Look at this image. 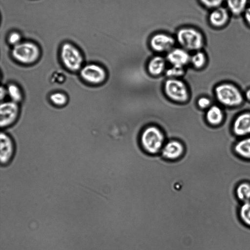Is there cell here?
I'll list each match as a JSON object with an SVG mask.
<instances>
[{
  "label": "cell",
  "instance_id": "cell-1",
  "mask_svg": "<svg viewBox=\"0 0 250 250\" xmlns=\"http://www.w3.org/2000/svg\"><path fill=\"white\" fill-rule=\"evenodd\" d=\"M165 136L162 130L156 125L146 127L140 134V142L143 149L149 155L160 152L164 146Z\"/></svg>",
  "mask_w": 250,
  "mask_h": 250
},
{
  "label": "cell",
  "instance_id": "cell-2",
  "mask_svg": "<svg viewBox=\"0 0 250 250\" xmlns=\"http://www.w3.org/2000/svg\"><path fill=\"white\" fill-rule=\"evenodd\" d=\"M214 95L218 103L228 107H235L241 105L244 95L240 89L230 83H223L214 88Z\"/></svg>",
  "mask_w": 250,
  "mask_h": 250
},
{
  "label": "cell",
  "instance_id": "cell-3",
  "mask_svg": "<svg viewBox=\"0 0 250 250\" xmlns=\"http://www.w3.org/2000/svg\"><path fill=\"white\" fill-rule=\"evenodd\" d=\"M176 40L182 48L187 51L200 50L204 44L202 34L192 27H183L176 33Z\"/></svg>",
  "mask_w": 250,
  "mask_h": 250
},
{
  "label": "cell",
  "instance_id": "cell-4",
  "mask_svg": "<svg viewBox=\"0 0 250 250\" xmlns=\"http://www.w3.org/2000/svg\"><path fill=\"white\" fill-rule=\"evenodd\" d=\"M12 57L18 62L23 64H31L39 59L41 51L39 46L31 42H21L13 47Z\"/></svg>",
  "mask_w": 250,
  "mask_h": 250
},
{
  "label": "cell",
  "instance_id": "cell-5",
  "mask_svg": "<svg viewBox=\"0 0 250 250\" xmlns=\"http://www.w3.org/2000/svg\"><path fill=\"white\" fill-rule=\"evenodd\" d=\"M60 58L63 65L71 72L80 71L83 66V56L81 51L71 43L65 42L62 45Z\"/></svg>",
  "mask_w": 250,
  "mask_h": 250
},
{
  "label": "cell",
  "instance_id": "cell-6",
  "mask_svg": "<svg viewBox=\"0 0 250 250\" xmlns=\"http://www.w3.org/2000/svg\"><path fill=\"white\" fill-rule=\"evenodd\" d=\"M163 85L164 92L169 100L178 104L186 103L188 101L189 90L183 81L177 78H169Z\"/></svg>",
  "mask_w": 250,
  "mask_h": 250
},
{
  "label": "cell",
  "instance_id": "cell-7",
  "mask_svg": "<svg viewBox=\"0 0 250 250\" xmlns=\"http://www.w3.org/2000/svg\"><path fill=\"white\" fill-rule=\"evenodd\" d=\"M81 78L87 83L100 84L107 78V72L102 66L96 63H89L83 66L80 70Z\"/></svg>",
  "mask_w": 250,
  "mask_h": 250
},
{
  "label": "cell",
  "instance_id": "cell-8",
  "mask_svg": "<svg viewBox=\"0 0 250 250\" xmlns=\"http://www.w3.org/2000/svg\"><path fill=\"white\" fill-rule=\"evenodd\" d=\"M18 103L12 101L1 102L0 105V125L5 128L12 125L19 114Z\"/></svg>",
  "mask_w": 250,
  "mask_h": 250
},
{
  "label": "cell",
  "instance_id": "cell-9",
  "mask_svg": "<svg viewBox=\"0 0 250 250\" xmlns=\"http://www.w3.org/2000/svg\"><path fill=\"white\" fill-rule=\"evenodd\" d=\"M185 151V146L182 142L171 140L164 145L161 153L165 160L175 162L183 157Z\"/></svg>",
  "mask_w": 250,
  "mask_h": 250
},
{
  "label": "cell",
  "instance_id": "cell-10",
  "mask_svg": "<svg viewBox=\"0 0 250 250\" xmlns=\"http://www.w3.org/2000/svg\"><path fill=\"white\" fill-rule=\"evenodd\" d=\"M175 43V39L170 35L165 33H157L150 39L149 44L154 51L159 53L168 52Z\"/></svg>",
  "mask_w": 250,
  "mask_h": 250
},
{
  "label": "cell",
  "instance_id": "cell-11",
  "mask_svg": "<svg viewBox=\"0 0 250 250\" xmlns=\"http://www.w3.org/2000/svg\"><path fill=\"white\" fill-rule=\"evenodd\" d=\"M233 133L243 138L250 136V112H244L234 119L232 126Z\"/></svg>",
  "mask_w": 250,
  "mask_h": 250
},
{
  "label": "cell",
  "instance_id": "cell-12",
  "mask_svg": "<svg viewBox=\"0 0 250 250\" xmlns=\"http://www.w3.org/2000/svg\"><path fill=\"white\" fill-rule=\"evenodd\" d=\"M0 161L2 166H6L12 160L14 154V145L11 137L6 133L0 134Z\"/></svg>",
  "mask_w": 250,
  "mask_h": 250
},
{
  "label": "cell",
  "instance_id": "cell-13",
  "mask_svg": "<svg viewBox=\"0 0 250 250\" xmlns=\"http://www.w3.org/2000/svg\"><path fill=\"white\" fill-rule=\"evenodd\" d=\"M188 51L183 48H173L167 53L166 60L172 65L183 67L190 61Z\"/></svg>",
  "mask_w": 250,
  "mask_h": 250
},
{
  "label": "cell",
  "instance_id": "cell-14",
  "mask_svg": "<svg viewBox=\"0 0 250 250\" xmlns=\"http://www.w3.org/2000/svg\"><path fill=\"white\" fill-rule=\"evenodd\" d=\"M229 13L227 8L222 6L214 9L208 17L209 23L214 27H222L228 23L229 18Z\"/></svg>",
  "mask_w": 250,
  "mask_h": 250
},
{
  "label": "cell",
  "instance_id": "cell-15",
  "mask_svg": "<svg viewBox=\"0 0 250 250\" xmlns=\"http://www.w3.org/2000/svg\"><path fill=\"white\" fill-rule=\"evenodd\" d=\"M205 118L207 122L210 125L217 126L224 121L225 114L222 108L217 105H212L207 110Z\"/></svg>",
  "mask_w": 250,
  "mask_h": 250
},
{
  "label": "cell",
  "instance_id": "cell-16",
  "mask_svg": "<svg viewBox=\"0 0 250 250\" xmlns=\"http://www.w3.org/2000/svg\"><path fill=\"white\" fill-rule=\"evenodd\" d=\"M166 64V59L163 57L155 56L148 61L146 70L150 75L153 77L159 76L164 71Z\"/></svg>",
  "mask_w": 250,
  "mask_h": 250
},
{
  "label": "cell",
  "instance_id": "cell-17",
  "mask_svg": "<svg viewBox=\"0 0 250 250\" xmlns=\"http://www.w3.org/2000/svg\"><path fill=\"white\" fill-rule=\"evenodd\" d=\"M233 150L240 158L250 160V136L241 138L234 145Z\"/></svg>",
  "mask_w": 250,
  "mask_h": 250
},
{
  "label": "cell",
  "instance_id": "cell-18",
  "mask_svg": "<svg viewBox=\"0 0 250 250\" xmlns=\"http://www.w3.org/2000/svg\"><path fill=\"white\" fill-rule=\"evenodd\" d=\"M234 194L242 204L250 202V181H241L235 187Z\"/></svg>",
  "mask_w": 250,
  "mask_h": 250
},
{
  "label": "cell",
  "instance_id": "cell-19",
  "mask_svg": "<svg viewBox=\"0 0 250 250\" xmlns=\"http://www.w3.org/2000/svg\"><path fill=\"white\" fill-rule=\"evenodd\" d=\"M227 9L234 16L243 14L248 7V0H225Z\"/></svg>",
  "mask_w": 250,
  "mask_h": 250
},
{
  "label": "cell",
  "instance_id": "cell-20",
  "mask_svg": "<svg viewBox=\"0 0 250 250\" xmlns=\"http://www.w3.org/2000/svg\"><path fill=\"white\" fill-rule=\"evenodd\" d=\"M238 214L243 224L250 229V202L242 204L238 208Z\"/></svg>",
  "mask_w": 250,
  "mask_h": 250
},
{
  "label": "cell",
  "instance_id": "cell-21",
  "mask_svg": "<svg viewBox=\"0 0 250 250\" xmlns=\"http://www.w3.org/2000/svg\"><path fill=\"white\" fill-rule=\"evenodd\" d=\"M207 61L206 54L201 50L195 51V53L190 56V62L196 69L204 67L207 63Z\"/></svg>",
  "mask_w": 250,
  "mask_h": 250
},
{
  "label": "cell",
  "instance_id": "cell-22",
  "mask_svg": "<svg viewBox=\"0 0 250 250\" xmlns=\"http://www.w3.org/2000/svg\"><path fill=\"white\" fill-rule=\"evenodd\" d=\"M6 89L7 95L11 99V101L18 103L22 100V93L18 85L11 83L8 85Z\"/></svg>",
  "mask_w": 250,
  "mask_h": 250
},
{
  "label": "cell",
  "instance_id": "cell-23",
  "mask_svg": "<svg viewBox=\"0 0 250 250\" xmlns=\"http://www.w3.org/2000/svg\"><path fill=\"white\" fill-rule=\"evenodd\" d=\"M50 101L54 105L62 107L65 105L68 101L67 95L62 92H55L49 97Z\"/></svg>",
  "mask_w": 250,
  "mask_h": 250
},
{
  "label": "cell",
  "instance_id": "cell-24",
  "mask_svg": "<svg viewBox=\"0 0 250 250\" xmlns=\"http://www.w3.org/2000/svg\"><path fill=\"white\" fill-rule=\"evenodd\" d=\"M184 67L172 65L166 71V75L169 78H176L185 74Z\"/></svg>",
  "mask_w": 250,
  "mask_h": 250
},
{
  "label": "cell",
  "instance_id": "cell-25",
  "mask_svg": "<svg viewBox=\"0 0 250 250\" xmlns=\"http://www.w3.org/2000/svg\"><path fill=\"white\" fill-rule=\"evenodd\" d=\"M225 0H200L201 3L206 7L212 10L221 6Z\"/></svg>",
  "mask_w": 250,
  "mask_h": 250
},
{
  "label": "cell",
  "instance_id": "cell-26",
  "mask_svg": "<svg viewBox=\"0 0 250 250\" xmlns=\"http://www.w3.org/2000/svg\"><path fill=\"white\" fill-rule=\"evenodd\" d=\"M8 42L14 46L21 42V36L19 32H11L8 37Z\"/></svg>",
  "mask_w": 250,
  "mask_h": 250
},
{
  "label": "cell",
  "instance_id": "cell-27",
  "mask_svg": "<svg viewBox=\"0 0 250 250\" xmlns=\"http://www.w3.org/2000/svg\"><path fill=\"white\" fill-rule=\"evenodd\" d=\"M198 106L202 109H208L211 105V100L207 97H201L197 101Z\"/></svg>",
  "mask_w": 250,
  "mask_h": 250
},
{
  "label": "cell",
  "instance_id": "cell-28",
  "mask_svg": "<svg viewBox=\"0 0 250 250\" xmlns=\"http://www.w3.org/2000/svg\"><path fill=\"white\" fill-rule=\"evenodd\" d=\"M243 14L246 22L250 26V7H248Z\"/></svg>",
  "mask_w": 250,
  "mask_h": 250
},
{
  "label": "cell",
  "instance_id": "cell-29",
  "mask_svg": "<svg viewBox=\"0 0 250 250\" xmlns=\"http://www.w3.org/2000/svg\"><path fill=\"white\" fill-rule=\"evenodd\" d=\"M7 94V89L3 86L0 87V100H2Z\"/></svg>",
  "mask_w": 250,
  "mask_h": 250
},
{
  "label": "cell",
  "instance_id": "cell-30",
  "mask_svg": "<svg viewBox=\"0 0 250 250\" xmlns=\"http://www.w3.org/2000/svg\"><path fill=\"white\" fill-rule=\"evenodd\" d=\"M244 97L247 100L250 102V88L246 91Z\"/></svg>",
  "mask_w": 250,
  "mask_h": 250
}]
</instances>
